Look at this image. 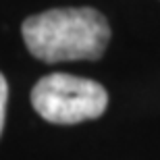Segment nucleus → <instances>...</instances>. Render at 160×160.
<instances>
[{
  "mask_svg": "<svg viewBox=\"0 0 160 160\" xmlns=\"http://www.w3.org/2000/svg\"><path fill=\"white\" fill-rule=\"evenodd\" d=\"M6 100H8V85H6L4 75L0 73V133L4 129V119H6Z\"/></svg>",
  "mask_w": 160,
  "mask_h": 160,
  "instance_id": "nucleus-3",
  "label": "nucleus"
},
{
  "mask_svg": "<svg viewBox=\"0 0 160 160\" xmlns=\"http://www.w3.org/2000/svg\"><path fill=\"white\" fill-rule=\"evenodd\" d=\"M31 106L48 123L75 125L102 117L108 106V94L98 81L50 73L33 85Z\"/></svg>",
  "mask_w": 160,
  "mask_h": 160,
  "instance_id": "nucleus-2",
  "label": "nucleus"
},
{
  "mask_svg": "<svg viewBox=\"0 0 160 160\" xmlns=\"http://www.w3.org/2000/svg\"><path fill=\"white\" fill-rule=\"evenodd\" d=\"M25 46L38 60H98L110 42V25L92 6L52 8L31 15L21 27Z\"/></svg>",
  "mask_w": 160,
  "mask_h": 160,
  "instance_id": "nucleus-1",
  "label": "nucleus"
}]
</instances>
